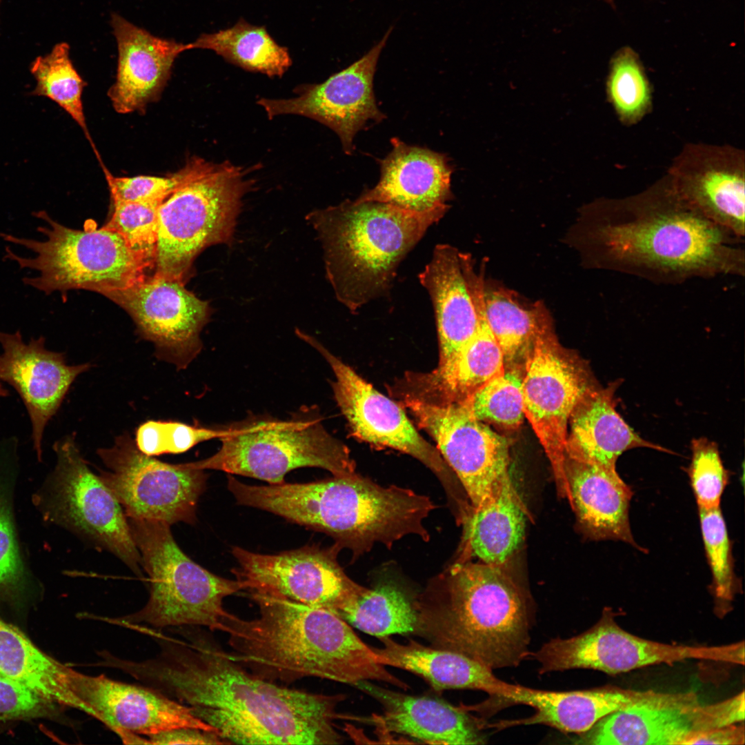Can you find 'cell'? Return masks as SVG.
Segmentation results:
<instances>
[{
	"label": "cell",
	"instance_id": "obj_1",
	"mask_svg": "<svg viewBox=\"0 0 745 745\" xmlns=\"http://www.w3.org/2000/svg\"><path fill=\"white\" fill-rule=\"evenodd\" d=\"M126 671L188 706L228 744H338L344 695L290 688L233 660L212 638L193 635L159 657L128 661Z\"/></svg>",
	"mask_w": 745,
	"mask_h": 745
},
{
	"label": "cell",
	"instance_id": "obj_2",
	"mask_svg": "<svg viewBox=\"0 0 745 745\" xmlns=\"http://www.w3.org/2000/svg\"><path fill=\"white\" fill-rule=\"evenodd\" d=\"M744 241L690 206L666 175L638 193L586 205L574 228L586 266L657 284L744 277Z\"/></svg>",
	"mask_w": 745,
	"mask_h": 745
},
{
	"label": "cell",
	"instance_id": "obj_3",
	"mask_svg": "<svg viewBox=\"0 0 745 745\" xmlns=\"http://www.w3.org/2000/svg\"><path fill=\"white\" fill-rule=\"evenodd\" d=\"M248 593L259 607V617L244 619L228 612L216 630L228 635L230 657L255 675L274 682L315 677L354 685L375 680L408 688L335 613Z\"/></svg>",
	"mask_w": 745,
	"mask_h": 745
},
{
	"label": "cell",
	"instance_id": "obj_4",
	"mask_svg": "<svg viewBox=\"0 0 745 745\" xmlns=\"http://www.w3.org/2000/svg\"><path fill=\"white\" fill-rule=\"evenodd\" d=\"M504 565L461 562L413 605L415 634L491 670L517 667L530 655L535 610Z\"/></svg>",
	"mask_w": 745,
	"mask_h": 745
},
{
	"label": "cell",
	"instance_id": "obj_5",
	"mask_svg": "<svg viewBox=\"0 0 745 745\" xmlns=\"http://www.w3.org/2000/svg\"><path fill=\"white\" fill-rule=\"evenodd\" d=\"M250 507L324 533L354 552L376 543L388 546L409 535L428 537L430 499L396 486H382L357 474L308 483L252 485Z\"/></svg>",
	"mask_w": 745,
	"mask_h": 745
},
{
	"label": "cell",
	"instance_id": "obj_6",
	"mask_svg": "<svg viewBox=\"0 0 745 745\" xmlns=\"http://www.w3.org/2000/svg\"><path fill=\"white\" fill-rule=\"evenodd\" d=\"M448 204L424 212L375 201H351L307 215L321 243L326 277L352 312L390 291L397 268Z\"/></svg>",
	"mask_w": 745,
	"mask_h": 745
},
{
	"label": "cell",
	"instance_id": "obj_7",
	"mask_svg": "<svg viewBox=\"0 0 745 745\" xmlns=\"http://www.w3.org/2000/svg\"><path fill=\"white\" fill-rule=\"evenodd\" d=\"M187 162L186 179L158 208L153 274L184 284L204 249L232 243L243 198L255 183L248 168L229 161Z\"/></svg>",
	"mask_w": 745,
	"mask_h": 745
},
{
	"label": "cell",
	"instance_id": "obj_8",
	"mask_svg": "<svg viewBox=\"0 0 745 745\" xmlns=\"http://www.w3.org/2000/svg\"><path fill=\"white\" fill-rule=\"evenodd\" d=\"M33 215L46 223L37 227L43 240L7 232H1L0 237L34 253L33 257H23L6 246L4 259L21 269L37 272L22 281L45 295L85 289L104 295L141 282L149 276L148 270H154L153 257L132 249L115 232L95 226H87L84 230L70 228L44 210Z\"/></svg>",
	"mask_w": 745,
	"mask_h": 745
},
{
	"label": "cell",
	"instance_id": "obj_9",
	"mask_svg": "<svg viewBox=\"0 0 745 745\" xmlns=\"http://www.w3.org/2000/svg\"><path fill=\"white\" fill-rule=\"evenodd\" d=\"M226 428L217 453L187 464L268 484L284 482L288 473L302 467L320 468L333 476L356 474L348 448L326 430L315 407H303L287 420L250 415Z\"/></svg>",
	"mask_w": 745,
	"mask_h": 745
},
{
	"label": "cell",
	"instance_id": "obj_10",
	"mask_svg": "<svg viewBox=\"0 0 745 745\" xmlns=\"http://www.w3.org/2000/svg\"><path fill=\"white\" fill-rule=\"evenodd\" d=\"M132 536L149 577L150 596L126 623L154 627L205 626L216 630L228 611L224 599L243 584L216 575L192 561L175 542L167 523L128 518Z\"/></svg>",
	"mask_w": 745,
	"mask_h": 745
},
{
	"label": "cell",
	"instance_id": "obj_11",
	"mask_svg": "<svg viewBox=\"0 0 745 745\" xmlns=\"http://www.w3.org/2000/svg\"><path fill=\"white\" fill-rule=\"evenodd\" d=\"M55 467L34 497L44 519L102 547L141 577L140 553L117 498L88 467L74 435L54 441Z\"/></svg>",
	"mask_w": 745,
	"mask_h": 745
},
{
	"label": "cell",
	"instance_id": "obj_12",
	"mask_svg": "<svg viewBox=\"0 0 745 745\" xmlns=\"http://www.w3.org/2000/svg\"><path fill=\"white\" fill-rule=\"evenodd\" d=\"M530 655L539 673L584 668L616 675L658 664L686 659L744 664V642L729 645L693 646L660 643L637 637L621 628L605 608L598 622L584 633L550 639Z\"/></svg>",
	"mask_w": 745,
	"mask_h": 745
},
{
	"label": "cell",
	"instance_id": "obj_13",
	"mask_svg": "<svg viewBox=\"0 0 745 745\" xmlns=\"http://www.w3.org/2000/svg\"><path fill=\"white\" fill-rule=\"evenodd\" d=\"M97 454L108 470L99 475L127 518L192 524L208 475L187 463L170 464L141 453L128 435Z\"/></svg>",
	"mask_w": 745,
	"mask_h": 745
},
{
	"label": "cell",
	"instance_id": "obj_14",
	"mask_svg": "<svg viewBox=\"0 0 745 745\" xmlns=\"http://www.w3.org/2000/svg\"><path fill=\"white\" fill-rule=\"evenodd\" d=\"M418 425L435 440L470 501L479 506L510 477L507 439L474 418L461 402L404 397Z\"/></svg>",
	"mask_w": 745,
	"mask_h": 745
},
{
	"label": "cell",
	"instance_id": "obj_15",
	"mask_svg": "<svg viewBox=\"0 0 745 745\" xmlns=\"http://www.w3.org/2000/svg\"><path fill=\"white\" fill-rule=\"evenodd\" d=\"M744 720V691L706 705L694 692L659 693L604 717L572 740L587 745L685 744L699 733Z\"/></svg>",
	"mask_w": 745,
	"mask_h": 745
},
{
	"label": "cell",
	"instance_id": "obj_16",
	"mask_svg": "<svg viewBox=\"0 0 745 745\" xmlns=\"http://www.w3.org/2000/svg\"><path fill=\"white\" fill-rule=\"evenodd\" d=\"M597 389L582 364L559 345L552 329L540 335L525 359L524 415L549 458L557 480L565 458L570 417Z\"/></svg>",
	"mask_w": 745,
	"mask_h": 745
},
{
	"label": "cell",
	"instance_id": "obj_17",
	"mask_svg": "<svg viewBox=\"0 0 745 745\" xmlns=\"http://www.w3.org/2000/svg\"><path fill=\"white\" fill-rule=\"evenodd\" d=\"M338 546H306L277 554H259L235 546L232 569L244 590L288 599L337 615L361 586L348 577L337 561Z\"/></svg>",
	"mask_w": 745,
	"mask_h": 745
},
{
	"label": "cell",
	"instance_id": "obj_18",
	"mask_svg": "<svg viewBox=\"0 0 745 745\" xmlns=\"http://www.w3.org/2000/svg\"><path fill=\"white\" fill-rule=\"evenodd\" d=\"M298 337L315 348L335 375V398L352 433L369 444L406 453L428 468L450 493L451 472L437 448L417 432L402 408L377 390L317 339L297 330Z\"/></svg>",
	"mask_w": 745,
	"mask_h": 745
},
{
	"label": "cell",
	"instance_id": "obj_19",
	"mask_svg": "<svg viewBox=\"0 0 745 745\" xmlns=\"http://www.w3.org/2000/svg\"><path fill=\"white\" fill-rule=\"evenodd\" d=\"M184 284L155 275L106 297L132 318L141 336L152 342L159 359L185 369L201 352L200 334L212 309Z\"/></svg>",
	"mask_w": 745,
	"mask_h": 745
},
{
	"label": "cell",
	"instance_id": "obj_20",
	"mask_svg": "<svg viewBox=\"0 0 745 745\" xmlns=\"http://www.w3.org/2000/svg\"><path fill=\"white\" fill-rule=\"evenodd\" d=\"M390 32L391 29L361 59L324 82L301 85L292 98H261L257 104L270 119L297 115L319 121L332 129L339 136L344 152L352 155L357 132L368 121L380 122L386 118L376 103L373 78Z\"/></svg>",
	"mask_w": 745,
	"mask_h": 745
},
{
	"label": "cell",
	"instance_id": "obj_21",
	"mask_svg": "<svg viewBox=\"0 0 745 745\" xmlns=\"http://www.w3.org/2000/svg\"><path fill=\"white\" fill-rule=\"evenodd\" d=\"M666 176L690 206L735 236L745 235V161L729 145L686 144Z\"/></svg>",
	"mask_w": 745,
	"mask_h": 745
},
{
	"label": "cell",
	"instance_id": "obj_22",
	"mask_svg": "<svg viewBox=\"0 0 745 745\" xmlns=\"http://www.w3.org/2000/svg\"><path fill=\"white\" fill-rule=\"evenodd\" d=\"M0 381L11 386L21 399L31 424L33 449L40 461L48 422L74 381L90 365H69L64 353L46 348L43 336L26 342L19 330L0 331Z\"/></svg>",
	"mask_w": 745,
	"mask_h": 745
},
{
	"label": "cell",
	"instance_id": "obj_23",
	"mask_svg": "<svg viewBox=\"0 0 745 745\" xmlns=\"http://www.w3.org/2000/svg\"><path fill=\"white\" fill-rule=\"evenodd\" d=\"M72 688L84 713L105 724L118 735L131 732L148 737L183 727L217 733L195 717L188 706L152 688L74 670Z\"/></svg>",
	"mask_w": 745,
	"mask_h": 745
},
{
	"label": "cell",
	"instance_id": "obj_24",
	"mask_svg": "<svg viewBox=\"0 0 745 745\" xmlns=\"http://www.w3.org/2000/svg\"><path fill=\"white\" fill-rule=\"evenodd\" d=\"M110 24L118 48L116 79L108 95L120 114L143 112L160 97L177 57L186 44L151 34L117 13Z\"/></svg>",
	"mask_w": 745,
	"mask_h": 745
},
{
	"label": "cell",
	"instance_id": "obj_25",
	"mask_svg": "<svg viewBox=\"0 0 745 745\" xmlns=\"http://www.w3.org/2000/svg\"><path fill=\"white\" fill-rule=\"evenodd\" d=\"M376 699L384 713L368 722L386 731L406 735L430 744H485V724L464 706L436 697L393 691L368 681L355 684Z\"/></svg>",
	"mask_w": 745,
	"mask_h": 745
},
{
	"label": "cell",
	"instance_id": "obj_26",
	"mask_svg": "<svg viewBox=\"0 0 745 745\" xmlns=\"http://www.w3.org/2000/svg\"><path fill=\"white\" fill-rule=\"evenodd\" d=\"M392 150L379 160L380 179L357 201L388 203L400 208L424 212L444 206L453 199V172L448 157L426 148L390 139Z\"/></svg>",
	"mask_w": 745,
	"mask_h": 745
},
{
	"label": "cell",
	"instance_id": "obj_27",
	"mask_svg": "<svg viewBox=\"0 0 745 745\" xmlns=\"http://www.w3.org/2000/svg\"><path fill=\"white\" fill-rule=\"evenodd\" d=\"M557 484L589 537L622 541L642 550L630 525L633 492L616 469L565 457Z\"/></svg>",
	"mask_w": 745,
	"mask_h": 745
},
{
	"label": "cell",
	"instance_id": "obj_28",
	"mask_svg": "<svg viewBox=\"0 0 745 745\" xmlns=\"http://www.w3.org/2000/svg\"><path fill=\"white\" fill-rule=\"evenodd\" d=\"M659 692L635 691L614 686L571 691H550L515 685L503 706L524 704L535 709L526 718L501 720L488 726L504 729L520 725L543 724L566 733L579 734L604 717L650 699Z\"/></svg>",
	"mask_w": 745,
	"mask_h": 745
},
{
	"label": "cell",
	"instance_id": "obj_29",
	"mask_svg": "<svg viewBox=\"0 0 745 745\" xmlns=\"http://www.w3.org/2000/svg\"><path fill=\"white\" fill-rule=\"evenodd\" d=\"M464 277L478 316L476 332L470 341L447 364L421 376V393L412 395L440 402H461L505 369L503 353L485 317L481 274L477 275L473 262L463 264Z\"/></svg>",
	"mask_w": 745,
	"mask_h": 745
},
{
	"label": "cell",
	"instance_id": "obj_30",
	"mask_svg": "<svg viewBox=\"0 0 745 745\" xmlns=\"http://www.w3.org/2000/svg\"><path fill=\"white\" fill-rule=\"evenodd\" d=\"M619 386V381L597 388L576 406L568 421L565 457L615 469L619 457L633 448L670 452L643 439L620 416L615 399Z\"/></svg>",
	"mask_w": 745,
	"mask_h": 745
},
{
	"label": "cell",
	"instance_id": "obj_31",
	"mask_svg": "<svg viewBox=\"0 0 745 745\" xmlns=\"http://www.w3.org/2000/svg\"><path fill=\"white\" fill-rule=\"evenodd\" d=\"M379 639L383 647L373 649L381 664L417 675L435 691H482L490 697L486 702H498L500 706L513 686L497 678L490 668L462 653L427 646L411 639L400 644L389 636Z\"/></svg>",
	"mask_w": 745,
	"mask_h": 745
},
{
	"label": "cell",
	"instance_id": "obj_32",
	"mask_svg": "<svg viewBox=\"0 0 745 745\" xmlns=\"http://www.w3.org/2000/svg\"><path fill=\"white\" fill-rule=\"evenodd\" d=\"M460 252L448 244L437 245L431 260L418 276L435 310L439 344L437 367L456 356L473 337L478 324Z\"/></svg>",
	"mask_w": 745,
	"mask_h": 745
},
{
	"label": "cell",
	"instance_id": "obj_33",
	"mask_svg": "<svg viewBox=\"0 0 745 745\" xmlns=\"http://www.w3.org/2000/svg\"><path fill=\"white\" fill-rule=\"evenodd\" d=\"M526 513L510 477L491 498L463 517L464 552L481 562L504 565L525 535Z\"/></svg>",
	"mask_w": 745,
	"mask_h": 745
},
{
	"label": "cell",
	"instance_id": "obj_34",
	"mask_svg": "<svg viewBox=\"0 0 745 745\" xmlns=\"http://www.w3.org/2000/svg\"><path fill=\"white\" fill-rule=\"evenodd\" d=\"M73 671L0 618V675L29 687L59 706L83 711L72 689Z\"/></svg>",
	"mask_w": 745,
	"mask_h": 745
},
{
	"label": "cell",
	"instance_id": "obj_35",
	"mask_svg": "<svg viewBox=\"0 0 745 745\" xmlns=\"http://www.w3.org/2000/svg\"><path fill=\"white\" fill-rule=\"evenodd\" d=\"M483 308L488 326L503 353L505 366L526 357L537 339L551 330V319L544 304H526L513 292L493 287L484 280Z\"/></svg>",
	"mask_w": 745,
	"mask_h": 745
},
{
	"label": "cell",
	"instance_id": "obj_36",
	"mask_svg": "<svg viewBox=\"0 0 745 745\" xmlns=\"http://www.w3.org/2000/svg\"><path fill=\"white\" fill-rule=\"evenodd\" d=\"M186 45L188 50H212L244 69L270 77H281L292 64L288 50L278 45L264 27L244 20L230 28L203 34Z\"/></svg>",
	"mask_w": 745,
	"mask_h": 745
},
{
	"label": "cell",
	"instance_id": "obj_37",
	"mask_svg": "<svg viewBox=\"0 0 745 745\" xmlns=\"http://www.w3.org/2000/svg\"><path fill=\"white\" fill-rule=\"evenodd\" d=\"M337 615L371 635L415 634L417 613L413 602L396 586L360 588L347 600Z\"/></svg>",
	"mask_w": 745,
	"mask_h": 745
},
{
	"label": "cell",
	"instance_id": "obj_38",
	"mask_svg": "<svg viewBox=\"0 0 745 745\" xmlns=\"http://www.w3.org/2000/svg\"><path fill=\"white\" fill-rule=\"evenodd\" d=\"M17 449L16 437L0 440V597L13 602L26 592L30 581L19 545L12 512Z\"/></svg>",
	"mask_w": 745,
	"mask_h": 745
},
{
	"label": "cell",
	"instance_id": "obj_39",
	"mask_svg": "<svg viewBox=\"0 0 745 745\" xmlns=\"http://www.w3.org/2000/svg\"><path fill=\"white\" fill-rule=\"evenodd\" d=\"M69 52L68 44L61 42L56 44L50 52L32 61L30 70L36 86L30 94L45 97L57 103L91 141L82 102L86 83L74 67Z\"/></svg>",
	"mask_w": 745,
	"mask_h": 745
},
{
	"label": "cell",
	"instance_id": "obj_40",
	"mask_svg": "<svg viewBox=\"0 0 745 745\" xmlns=\"http://www.w3.org/2000/svg\"><path fill=\"white\" fill-rule=\"evenodd\" d=\"M606 95L625 126L637 123L651 110L650 84L638 55L630 47L622 48L612 58Z\"/></svg>",
	"mask_w": 745,
	"mask_h": 745
},
{
	"label": "cell",
	"instance_id": "obj_41",
	"mask_svg": "<svg viewBox=\"0 0 745 745\" xmlns=\"http://www.w3.org/2000/svg\"><path fill=\"white\" fill-rule=\"evenodd\" d=\"M701 531L706 559L711 568V591L714 611L719 617L732 608V602L741 589L735 573L732 546L720 507L698 508Z\"/></svg>",
	"mask_w": 745,
	"mask_h": 745
},
{
	"label": "cell",
	"instance_id": "obj_42",
	"mask_svg": "<svg viewBox=\"0 0 745 745\" xmlns=\"http://www.w3.org/2000/svg\"><path fill=\"white\" fill-rule=\"evenodd\" d=\"M523 377L519 370L505 367L461 401L470 414L482 422L517 428L523 421Z\"/></svg>",
	"mask_w": 745,
	"mask_h": 745
},
{
	"label": "cell",
	"instance_id": "obj_43",
	"mask_svg": "<svg viewBox=\"0 0 745 745\" xmlns=\"http://www.w3.org/2000/svg\"><path fill=\"white\" fill-rule=\"evenodd\" d=\"M691 450L688 475L698 508L719 507L728 473L723 465L717 445L707 438L699 437L692 441Z\"/></svg>",
	"mask_w": 745,
	"mask_h": 745
},
{
	"label": "cell",
	"instance_id": "obj_44",
	"mask_svg": "<svg viewBox=\"0 0 745 745\" xmlns=\"http://www.w3.org/2000/svg\"><path fill=\"white\" fill-rule=\"evenodd\" d=\"M112 203V216L103 228L118 233L132 249L144 252L155 261L160 204L129 201Z\"/></svg>",
	"mask_w": 745,
	"mask_h": 745
},
{
	"label": "cell",
	"instance_id": "obj_45",
	"mask_svg": "<svg viewBox=\"0 0 745 745\" xmlns=\"http://www.w3.org/2000/svg\"><path fill=\"white\" fill-rule=\"evenodd\" d=\"M112 202L129 201L161 204L186 179L189 165L186 164L169 176L137 175L116 177L103 167Z\"/></svg>",
	"mask_w": 745,
	"mask_h": 745
},
{
	"label": "cell",
	"instance_id": "obj_46",
	"mask_svg": "<svg viewBox=\"0 0 745 745\" xmlns=\"http://www.w3.org/2000/svg\"><path fill=\"white\" fill-rule=\"evenodd\" d=\"M58 705L29 687L0 675V721L59 718Z\"/></svg>",
	"mask_w": 745,
	"mask_h": 745
},
{
	"label": "cell",
	"instance_id": "obj_47",
	"mask_svg": "<svg viewBox=\"0 0 745 745\" xmlns=\"http://www.w3.org/2000/svg\"><path fill=\"white\" fill-rule=\"evenodd\" d=\"M159 455L183 453L198 444L220 439L227 433L226 426L209 428L173 421H158Z\"/></svg>",
	"mask_w": 745,
	"mask_h": 745
},
{
	"label": "cell",
	"instance_id": "obj_48",
	"mask_svg": "<svg viewBox=\"0 0 745 745\" xmlns=\"http://www.w3.org/2000/svg\"><path fill=\"white\" fill-rule=\"evenodd\" d=\"M151 744H228L217 733L195 728H177L148 736Z\"/></svg>",
	"mask_w": 745,
	"mask_h": 745
},
{
	"label": "cell",
	"instance_id": "obj_49",
	"mask_svg": "<svg viewBox=\"0 0 745 745\" xmlns=\"http://www.w3.org/2000/svg\"><path fill=\"white\" fill-rule=\"evenodd\" d=\"M744 726L731 724L697 734L686 742L687 744H744Z\"/></svg>",
	"mask_w": 745,
	"mask_h": 745
},
{
	"label": "cell",
	"instance_id": "obj_50",
	"mask_svg": "<svg viewBox=\"0 0 745 745\" xmlns=\"http://www.w3.org/2000/svg\"><path fill=\"white\" fill-rule=\"evenodd\" d=\"M608 3H613L614 0H604Z\"/></svg>",
	"mask_w": 745,
	"mask_h": 745
},
{
	"label": "cell",
	"instance_id": "obj_51",
	"mask_svg": "<svg viewBox=\"0 0 745 745\" xmlns=\"http://www.w3.org/2000/svg\"><path fill=\"white\" fill-rule=\"evenodd\" d=\"M1 0H0V3H1Z\"/></svg>",
	"mask_w": 745,
	"mask_h": 745
}]
</instances>
